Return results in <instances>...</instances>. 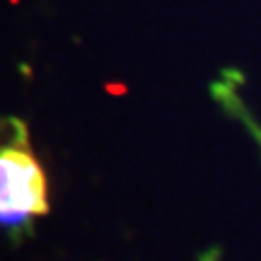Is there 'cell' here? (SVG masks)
Masks as SVG:
<instances>
[{"label":"cell","mask_w":261,"mask_h":261,"mask_svg":"<svg viewBox=\"0 0 261 261\" xmlns=\"http://www.w3.org/2000/svg\"><path fill=\"white\" fill-rule=\"evenodd\" d=\"M17 143L3 145L0 152V213L8 230H19L32 223L34 215L48 213L46 177L34 155L29 152L27 128L17 119Z\"/></svg>","instance_id":"obj_1"},{"label":"cell","mask_w":261,"mask_h":261,"mask_svg":"<svg viewBox=\"0 0 261 261\" xmlns=\"http://www.w3.org/2000/svg\"><path fill=\"white\" fill-rule=\"evenodd\" d=\"M223 77H230L234 83H244V75H240V70H223Z\"/></svg>","instance_id":"obj_3"},{"label":"cell","mask_w":261,"mask_h":261,"mask_svg":"<svg viewBox=\"0 0 261 261\" xmlns=\"http://www.w3.org/2000/svg\"><path fill=\"white\" fill-rule=\"evenodd\" d=\"M198 261H220V249H218V247L208 249V252H203L198 256Z\"/></svg>","instance_id":"obj_2"},{"label":"cell","mask_w":261,"mask_h":261,"mask_svg":"<svg viewBox=\"0 0 261 261\" xmlns=\"http://www.w3.org/2000/svg\"><path fill=\"white\" fill-rule=\"evenodd\" d=\"M107 90H112V94H123L126 87H121V85H107Z\"/></svg>","instance_id":"obj_4"}]
</instances>
